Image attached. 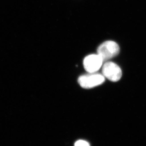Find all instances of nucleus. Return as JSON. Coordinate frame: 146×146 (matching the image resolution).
Wrapping results in <instances>:
<instances>
[{
  "instance_id": "nucleus-5",
  "label": "nucleus",
  "mask_w": 146,
  "mask_h": 146,
  "mask_svg": "<svg viewBox=\"0 0 146 146\" xmlns=\"http://www.w3.org/2000/svg\"><path fill=\"white\" fill-rule=\"evenodd\" d=\"M74 146H90V145L87 141L80 139L75 142Z\"/></svg>"
},
{
  "instance_id": "nucleus-3",
  "label": "nucleus",
  "mask_w": 146,
  "mask_h": 146,
  "mask_svg": "<svg viewBox=\"0 0 146 146\" xmlns=\"http://www.w3.org/2000/svg\"><path fill=\"white\" fill-rule=\"evenodd\" d=\"M102 73L104 77L112 82L119 81L122 76V72L120 67L112 62H106L104 64Z\"/></svg>"
},
{
  "instance_id": "nucleus-1",
  "label": "nucleus",
  "mask_w": 146,
  "mask_h": 146,
  "mask_svg": "<svg viewBox=\"0 0 146 146\" xmlns=\"http://www.w3.org/2000/svg\"><path fill=\"white\" fill-rule=\"evenodd\" d=\"M97 52L104 62L117 56L120 52V47L115 42L107 41L98 46Z\"/></svg>"
},
{
  "instance_id": "nucleus-2",
  "label": "nucleus",
  "mask_w": 146,
  "mask_h": 146,
  "mask_svg": "<svg viewBox=\"0 0 146 146\" xmlns=\"http://www.w3.org/2000/svg\"><path fill=\"white\" fill-rule=\"evenodd\" d=\"M105 78L98 73H90L80 76L78 79V83L82 88L86 89L93 88L103 83Z\"/></svg>"
},
{
  "instance_id": "nucleus-4",
  "label": "nucleus",
  "mask_w": 146,
  "mask_h": 146,
  "mask_svg": "<svg viewBox=\"0 0 146 146\" xmlns=\"http://www.w3.org/2000/svg\"><path fill=\"white\" fill-rule=\"evenodd\" d=\"M103 61L98 54H92L86 57L83 60V66L88 73H95L100 69Z\"/></svg>"
}]
</instances>
